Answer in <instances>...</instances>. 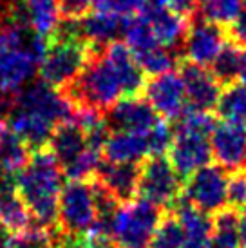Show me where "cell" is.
Returning <instances> with one entry per match:
<instances>
[{"instance_id": "cell-37", "label": "cell", "mask_w": 246, "mask_h": 248, "mask_svg": "<svg viewBox=\"0 0 246 248\" xmlns=\"http://www.w3.org/2000/svg\"><path fill=\"white\" fill-rule=\"evenodd\" d=\"M239 228H241V248H246V208L241 212Z\"/></svg>"}, {"instance_id": "cell-2", "label": "cell", "mask_w": 246, "mask_h": 248, "mask_svg": "<svg viewBox=\"0 0 246 248\" xmlns=\"http://www.w3.org/2000/svg\"><path fill=\"white\" fill-rule=\"evenodd\" d=\"M100 46L85 40L75 28L73 18H63L56 35L47 42V51L42 60L40 80L56 89H65L80 76Z\"/></svg>"}, {"instance_id": "cell-31", "label": "cell", "mask_w": 246, "mask_h": 248, "mask_svg": "<svg viewBox=\"0 0 246 248\" xmlns=\"http://www.w3.org/2000/svg\"><path fill=\"white\" fill-rule=\"evenodd\" d=\"M147 141H149L151 156H165V152H169L172 141H174V131L165 118H161L151 131L147 132Z\"/></svg>"}, {"instance_id": "cell-11", "label": "cell", "mask_w": 246, "mask_h": 248, "mask_svg": "<svg viewBox=\"0 0 246 248\" xmlns=\"http://www.w3.org/2000/svg\"><path fill=\"white\" fill-rule=\"evenodd\" d=\"M179 73L184 80L188 107L208 110V112L217 109L219 98L223 94L225 85L214 75L210 67H203L183 58L179 63Z\"/></svg>"}, {"instance_id": "cell-38", "label": "cell", "mask_w": 246, "mask_h": 248, "mask_svg": "<svg viewBox=\"0 0 246 248\" xmlns=\"http://www.w3.org/2000/svg\"><path fill=\"white\" fill-rule=\"evenodd\" d=\"M241 82H246V51H243V67H241Z\"/></svg>"}, {"instance_id": "cell-5", "label": "cell", "mask_w": 246, "mask_h": 248, "mask_svg": "<svg viewBox=\"0 0 246 248\" xmlns=\"http://www.w3.org/2000/svg\"><path fill=\"white\" fill-rule=\"evenodd\" d=\"M98 223L94 186L92 181L69 179L62 188L58 205V227L63 234L85 235L92 234Z\"/></svg>"}, {"instance_id": "cell-29", "label": "cell", "mask_w": 246, "mask_h": 248, "mask_svg": "<svg viewBox=\"0 0 246 248\" xmlns=\"http://www.w3.org/2000/svg\"><path fill=\"white\" fill-rule=\"evenodd\" d=\"M184 245V230L179 223L174 210H167L159 227L154 232V237L149 248H183Z\"/></svg>"}, {"instance_id": "cell-7", "label": "cell", "mask_w": 246, "mask_h": 248, "mask_svg": "<svg viewBox=\"0 0 246 248\" xmlns=\"http://www.w3.org/2000/svg\"><path fill=\"white\" fill-rule=\"evenodd\" d=\"M228 170L219 163L205 165L183 181L181 198L206 214L228 207Z\"/></svg>"}, {"instance_id": "cell-20", "label": "cell", "mask_w": 246, "mask_h": 248, "mask_svg": "<svg viewBox=\"0 0 246 248\" xmlns=\"http://www.w3.org/2000/svg\"><path fill=\"white\" fill-rule=\"evenodd\" d=\"M172 210L183 225V248H212V219L208 214L196 208L183 198H179Z\"/></svg>"}, {"instance_id": "cell-10", "label": "cell", "mask_w": 246, "mask_h": 248, "mask_svg": "<svg viewBox=\"0 0 246 248\" xmlns=\"http://www.w3.org/2000/svg\"><path fill=\"white\" fill-rule=\"evenodd\" d=\"M13 105L34 110L42 116L49 118L56 125L73 120L76 112V105L60 89L49 85L44 80L29 85L26 91H20L13 98Z\"/></svg>"}, {"instance_id": "cell-17", "label": "cell", "mask_w": 246, "mask_h": 248, "mask_svg": "<svg viewBox=\"0 0 246 248\" xmlns=\"http://www.w3.org/2000/svg\"><path fill=\"white\" fill-rule=\"evenodd\" d=\"M127 16L110 9H91L82 18H73L75 28L80 35L94 46H105L123 35Z\"/></svg>"}, {"instance_id": "cell-26", "label": "cell", "mask_w": 246, "mask_h": 248, "mask_svg": "<svg viewBox=\"0 0 246 248\" xmlns=\"http://www.w3.org/2000/svg\"><path fill=\"white\" fill-rule=\"evenodd\" d=\"M31 159L29 145L20 140L13 131H4L0 136V165L7 172L18 174Z\"/></svg>"}, {"instance_id": "cell-27", "label": "cell", "mask_w": 246, "mask_h": 248, "mask_svg": "<svg viewBox=\"0 0 246 248\" xmlns=\"http://www.w3.org/2000/svg\"><path fill=\"white\" fill-rule=\"evenodd\" d=\"M215 110L226 122H233L246 127V82L239 80L225 85Z\"/></svg>"}, {"instance_id": "cell-21", "label": "cell", "mask_w": 246, "mask_h": 248, "mask_svg": "<svg viewBox=\"0 0 246 248\" xmlns=\"http://www.w3.org/2000/svg\"><path fill=\"white\" fill-rule=\"evenodd\" d=\"M151 156L147 134L112 131L103 145V159L112 163H141Z\"/></svg>"}, {"instance_id": "cell-32", "label": "cell", "mask_w": 246, "mask_h": 248, "mask_svg": "<svg viewBox=\"0 0 246 248\" xmlns=\"http://www.w3.org/2000/svg\"><path fill=\"white\" fill-rule=\"evenodd\" d=\"M228 207L243 212L246 208V169L241 167L228 176Z\"/></svg>"}, {"instance_id": "cell-8", "label": "cell", "mask_w": 246, "mask_h": 248, "mask_svg": "<svg viewBox=\"0 0 246 248\" xmlns=\"http://www.w3.org/2000/svg\"><path fill=\"white\" fill-rule=\"evenodd\" d=\"M226 28L205 18L196 11L190 16V28L186 33L183 47V58L203 67H212L223 49L228 46Z\"/></svg>"}, {"instance_id": "cell-34", "label": "cell", "mask_w": 246, "mask_h": 248, "mask_svg": "<svg viewBox=\"0 0 246 248\" xmlns=\"http://www.w3.org/2000/svg\"><path fill=\"white\" fill-rule=\"evenodd\" d=\"M154 4L184 16H192L199 9V0H154Z\"/></svg>"}, {"instance_id": "cell-12", "label": "cell", "mask_w": 246, "mask_h": 248, "mask_svg": "<svg viewBox=\"0 0 246 248\" xmlns=\"http://www.w3.org/2000/svg\"><path fill=\"white\" fill-rule=\"evenodd\" d=\"M110 131H127L147 134L161 120L156 109L145 96L122 98L114 107L105 112Z\"/></svg>"}, {"instance_id": "cell-15", "label": "cell", "mask_w": 246, "mask_h": 248, "mask_svg": "<svg viewBox=\"0 0 246 248\" xmlns=\"http://www.w3.org/2000/svg\"><path fill=\"white\" fill-rule=\"evenodd\" d=\"M141 13L149 22L157 44L183 56L184 40L190 28V16L169 11L157 4H149Z\"/></svg>"}, {"instance_id": "cell-14", "label": "cell", "mask_w": 246, "mask_h": 248, "mask_svg": "<svg viewBox=\"0 0 246 248\" xmlns=\"http://www.w3.org/2000/svg\"><path fill=\"white\" fill-rule=\"evenodd\" d=\"M210 147L215 163L233 172L246 161V127L233 122H219L210 134Z\"/></svg>"}, {"instance_id": "cell-33", "label": "cell", "mask_w": 246, "mask_h": 248, "mask_svg": "<svg viewBox=\"0 0 246 248\" xmlns=\"http://www.w3.org/2000/svg\"><path fill=\"white\" fill-rule=\"evenodd\" d=\"M226 35H228V40L232 42L233 46L246 51V7L241 9L237 18L230 26H226Z\"/></svg>"}, {"instance_id": "cell-28", "label": "cell", "mask_w": 246, "mask_h": 248, "mask_svg": "<svg viewBox=\"0 0 246 248\" xmlns=\"http://www.w3.org/2000/svg\"><path fill=\"white\" fill-rule=\"evenodd\" d=\"M241 67H243V49L228 42V46L223 49V53L217 56V60L212 63L210 69L223 85H230L233 82H239Z\"/></svg>"}, {"instance_id": "cell-24", "label": "cell", "mask_w": 246, "mask_h": 248, "mask_svg": "<svg viewBox=\"0 0 246 248\" xmlns=\"http://www.w3.org/2000/svg\"><path fill=\"white\" fill-rule=\"evenodd\" d=\"M0 223L13 235L22 234L34 223L33 214L16 190V185L0 192Z\"/></svg>"}, {"instance_id": "cell-30", "label": "cell", "mask_w": 246, "mask_h": 248, "mask_svg": "<svg viewBox=\"0 0 246 248\" xmlns=\"http://www.w3.org/2000/svg\"><path fill=\"white\" fill-rule=\"evenodd\" d=\"M176 122H178L174 129L176 132H192V134H201V136H210L215 127L212 112L194 109V107H186Z\"/></svg>"}, {"instance_id": "cell-1", "label": "cell", "mask_w": 246, "mask_h": 248, "mask_svg": "<svg viewBox=\"0 0 246 248\" xmlns=\"http://www.w3.org/2000/svg\"><path fill=\"white\" fill-rule=\"evenodd\" d=\"M63 176L60 161L47 147L33 151L29 163L15 176L16 190L33 214L34 223L44 228L58 225Z\"/></svg>"}, {"instance_id": "cell-4", "label": "cell", "mask_w": 246, "mask_h": 248, "mask_svg": "<svg viewBox=\"0 0 246 248\" xmlns=\"http://www.w3.org/2000/svg\"><path fill=\"white\" fill-rule=\"evenodd\" d=\"M165 212L141 196L122 203L110 227V239L116 248H149Z\"/></svg>"}, {"instance_id": "cell-9", "label": "cell", "mask_w": 246, "mask_h": 248, "mask_svg": "<svg viewBox=\"0 0 246 248\" xmlns=\"http://www.w3.org/2000/svg\"><path fill=\"white\" fill-rule=\"evenodd\" d=\"M143 93L157 114L165 120H178L188 107L183 76L174 69L151 76L145 83Z\"/></svg>"}, {"instance_id": "cell-16", "label": "cell", "mask_w": 246, "mask_h": 248, "mask_svg": "<svg viewBox=\"0 0 246 248\" xmlns=\"http://www.w3.org/2000/svg\"><path fill=\"white\" fill-rule=\"evenodd\" d=\"M38 67H40V60L31 51L29 42L28 46L11 51L0 60V94L16 96Z\"/></svg>"}, {"instance_id": "cell-18", "label": "cell", "mask_w": 246, "mask_h": 248, "mask_svg": "<svg viewBox=\"0 0 246 248\" xmlns=\"http://www.w3.org/2000/svg\"><path fill=\"white\" fill-rule=\"evenodd\" d=\"M9 127L18 138L29 145V149L38 151L49 145L56 124L34 110L13 105L9 110Z\"/></svg>"}, {"instance_id": "cell-35", "label": "cell", "mask_w": 246, "mask_h": 248, "mask_svg": "<svg viewBox=\"0 0 246 248\" xmlns=\"http://www.w3.org/2000/svg\"><path fill=\"white\" fill-rule=\"evenodd\" d=\"M151 4V0H110V7L123 16H134L141 13Z\"/></svg>"}, {"instance_id": "cell-19", "label": "cell", "mask_w": 246, "mask_h": 248, "mask_svg": "<svg viewBox=\"0 0 246 248\" xmlns=\"http://www.w3.org/2000/svg\"><path fill=\"white\" fill-rule=\"evenodd\" d=\"M141 163H112L102 161L94 178L109 190L120 203L134 200L139 188Z\"/></svg>"}, {"instance_id": "cell-22", "label": "cell", "mask_w": 246, "mask_h": 248, "mask_svg": "<svg viewBox=\"0 0 246 248\" xmlns=\"http://www.w3.org/2000/svg\"><path fill=\"white\" fill-rule=\"evenodd\" d=\"M49 145H51V151L55 152V156L60 161L62 169L69 167L78 156H82L83 152L89 149L85 131L75 120H67L63 124L56 125Z\"/></svg>"}, {"instance_id": "cell-39", "label": "cell", "mask_w": 246, "mask_h": 248, "mask_svg": "<svg viewBox=\"0 0 246 248\" xmlns=\"http://www.w3.org/2000/svg\"><path fill=\"white\" fill-rule=\"evenodd\" d=\"M6 131V120H4V116L0 114V136H2V132Z\"/></svg>"}, {"instance_id": "cell-6", "label": "cell", "mask_w": 246, "mask_h": 248, "mask_svg": "<svg viewBox=\"0 0 246 248\" xmlns=\"http://www.w3.org/2000/svg\"><path fill=\"white\" fill-rule=\"evenodd\" d=\"M183 192V179L165 156H151L141 161L138 194L156 203L165 210H172Z\"/></svg>"}, {"instance_id": "cell-23", "label": "cell", "mask_w": 246, "mask_h": 248, "mask_svg": "<svg viewBox=\"0 0 246 248\" xmlns=\"http://www.w3.org/2000/svg\"><path fill=\"white\" fill-rule=\"evenodd\" d=\"M28 26L34 35L51 40L62 24L60 0H24Z\"/></svg>"}, {"instance_id": "cell-13", "label": "cell", "mask_w": 246, "mask_h": 248, "mask_svg": "<svg viewBox=\"0 0 246 248\" xmlns=\"http://www.w3.org/2000/svg\"><path fill=\"white\" fill-rule=\"evenodd\" d=\"M212 158L210 136L174 131V141L169 149V159L183 181L201 167L208 165Z\"/></svg>"}, {"instance_id": "cell-25", "label": "cell", "mask_w": 246, "mask_h": 248, "mask_svg": "<svg viewBox=\"0 0 246 248\" xmlns=\"http://www.w3.org/2000/svg\"><path fill=\"white\" fill-rule=\"evenodd\" d=\"M241 214L232 207L214 214L212 248H241Z\"/></svg>"}, {"instance_id": "cell-3", "label": "cell", "mask_w": 246, "mask_h": 248, "mask_svg": "<svg viewBox=\"0 0 246 248\" xmlns=\"http://www.w3.org/2000/svg\"><path fill=\"white\" fill-rule=\"evenodd\" d=\"M62 93L76 107L94 109L103 114L125 98L122 76L105 56L103 46L96 51V55L91 58L80 76L65 89H62Z\"/></svg>"}, {"instance_id": "cell-36", "label": "cell", "mask_w": 246, "mask_h": 248, "mask_svg": "<svg viewBox=\"0 0 246 248\" xmlns=\"http://www.w3.org/2000/svg\"><path fill=\"white\" fill-rule=\"evenodd\" d=\"M13 186H15L13 176L7 172L4 167L0 165V192H4V190H9V188H13Z\"/></svg>"}]
</instances>
